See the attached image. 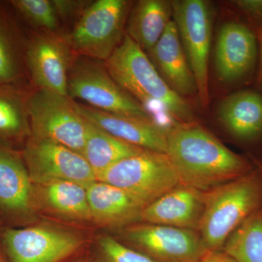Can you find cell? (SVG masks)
Wrapping results in <instances>:
<instances>
[{
  "label": "cell",
  "mask_w": 262,
  "mask_h": 262,
  "mask_svg": "<svg viewBox=\"0 0 262 262\" xmlns=\"http://www.w3.org/2000/svg\"><path fill=\"white\" fill-rule=\"evenodd\" d=\"M167 155L181 184L201 192L253 170L247 160L231 151L198 121L174 124L167 131Z\"/></svg>",
  "instance_id": "1"
},
{
  "label": "cell",
  "mask_w": 262,
  "mask_h": 262,
  "mask_svg": "<svg viewBox=\"0 0 262 262\" xmlns=\"http://www.w3.org/2000/svg\"><path fill=\"white\" fill-rule=\"evenodd\" d=\"M104 62L114 80L152 116L153 110H158L176 123L196 122L187 100L170 89L145 52L126 34Z\"/></svg>",
  "instance_id": "2"
},
{
  "label": "cell",
  "mask_w": 262,
  "mask_h": 262,
  "mask_svg": "<svg viewBox=\"0 0 262 262\" xmlns=\"http://www.w3.org/2000/svg\"><path fill=\"white\" fill-rule=\"evenodd\" d=\"M259 170L206 192L199 232L207 251H222L226 241L246 219L261 208Z\"/></svg>",
  "instance_id": "3"
},
{
  "label": "cell",
  "mask_w": 262,
  "mask_h": 262,
  "mask_svg": "<svg viewBox=\"0 0 262 262\" xmlns=\"http://www.w3.org/2000/svg\"><path fill=\"white\" fill-rule=\"evenodd\" d=\"M134 2L93 1L74 24L66 39L76 56L106 61L121 44Z\"/></svg>",
  "instance_id": "4"
},
{
  "label": "cell",
  "mask_w": 262,
  "mask_h": 262,
  "mask_svg": "<svg viewBox=\"0 0 262 262\" xmlns=\"http://www.w3.org/2000/svg\"><path fill=\"white\" fill-rule=\"evenodd\" d=\"M67 91L74 101L80 100L100 111L158 122L114 80L104 61L75 56L69 71Z\"/></svg>",
  "instance_id": "5"
},
{
  "label": "cell",
  "mask_w": 262,
  "mask_h": 262,
  "mask_svg": "<svg viewBox=\"0 0 262 262\" xmlns=\"http://www.w3.org/2000/svg\"><path fill=\"white\" fill-rule=\"evenodd\" d=\"M32 136L61 144L82 155L89 122L69 96L34 89L28 98Z\"/></svg>",
  "instance_id": "6"
},
{
  "label": "cell",
  "mask_w": 262,
  "mask_h": 262,
  "mask_svg": "<svg viewBox=\"0 0 262 262\" xmlns=\"http://www.w3.org/2000/svg\"><path fill=\"white\" fill-rule=\"evenodd\" d=\"M97 181L123 189L146 207L181 184L168 155L149 150L115 164Z\"/></svg>",
  "instance_id": "7"
},
{
  "label": "cell",
  "mask_w": 262,
  "mask_h": 262,
  "mask_svg": "<svg viewBox=\"0 0 262 262\" xmlns=\"http://www.w3.org/2000/svg\"><path fill=\"white\" fill-rule=\"evenodd\" d=\"M171 2L173 21L195 79L200 104L205 110L209 103L208 59L212 34L211 9L209 3L203 0Z\"/></svg>",
  "instance_id": "8"
},
{
  "label": "cell",
  "mask_w": 262,
  "mask_h": 262,
  "mask_svg": "<svg viewBox=\"0 0 262 262\" xmlns=\"http://www.w3.org/2000/svg\"><path fill=\"white\" fill-rule=\"evenodd\" d=\"M2 243L10 262H60L84 244L80 234L49 225L8 227Z\"/></svg>",
  "instance_id": "9"
},
{
  "label": "cell",
  "mask_w": 262,
  "mask_h": 262,
  "mask_svg": "<svg viewBox=\"0 0 262 262\" xmlns=\"http://www.w3.org/2000/svg\"><path fill=\"white\" fill-rule=\"evenodd\" d=\"M120 235L131 248L156 262H199L208 251L193 229L134 224L122 228Z\"/></svg>",
  "instance_id": "10"
},
{
  "label": "cell",
  "mask_w": 262,
  "mask_h": 262,
  "mask_svg": "<svg viewBox=\"0 0 262 262\" xmlns=\"http://www.w3.org/2000/svg\"><path fill=\"white\" fill-rule=\"evenodd\" d=\"M21 154L32 184L68 181L88 186L97 181L82 155L54 141L30 136Z\"/></svg>",
  "instance_id": "11"
},
{
  "label": "cell",
  "mask_w": 262,
  "mask_h": 262,
  "mask_svg": "<svg viewBox=\"0 0 262 262\" xmlns=\"http://www.w3.org/2000/svg\"><path fill=\"white\" fill-rule=\"evenodd\" d=\"M75 56L64 34L33 33L26 46L25 63L34 89L68 96L69 71Z\"/></svg>",
  "instance_id": "12"
},
{
  "label": "cell",
  "mask_w": 262,
  "mask_h": 262,
  "mask_svg": "<svg viewBox=\"0 0 262 262\" xmlns=\"http://www.w3.org/2000/svg\"><path fill=\"white\" fill-rule=\"evenodd\" d=\"M33 184L21 153L0 145V213L15 225L34 222Z\"/></svg>",
  "instance_id": "13"
},
{
  "label": "cell",
  "mask_w": 262,
  "mask_h": 262,
  "mask_svg": "<svg viewBox=\"0 0 262 262\" xmlns=\"http://www.w3.org/2000/svg\"><path fill=\"white\" fill-rule=\"evenodd\" d=\"M258 46L256 34L242 23L224 24L217 37L215 69L221 82L234 83L246 78L254 70Z\"/></svg>",
  "instance_id": "14"
},
{
  "label": "cell",
  "mask_w": 262,
  "mask_h": 262,
  "mask_svg": "<svg viewBox=\"0 0 262 262\" xmlns=\"http://www.w3.org/2000/svg\"><path fill=\"white\" fill-rule=\"evenodd\" d=\"M206 192L180 184L148 205L141 215L144 223L199 230Z\"/></svg>",
  "instance_id": "15"
},
{
  "label": "cell",
  "mask_w": 262,
  "mask_h": 262,
  "mask_svg": "<svg viewBox=\"0 0 262 262\" xmlns=\"http://www.w3.org/2000/svg\"><path fill=\"white\" fill-rule=\"evenodd\" d=\"M82 116L118 139L141 149L167 154V130L152 120L106 113L77 103Z\"/></svg>",
  "instance_id": "16"
},
{
  "label": "cell",
  "mask_w": 262,
  "mask_h": 262,
  "mask_svg": "<svg viewBox=\"0 0 262 262\" xmlns=\"http://www.w3.org/2000/svg\"><path fill=\"white\" fill-rule=\"evenodd\" d=\"M87 192L91 221L100 227L121 229L141 222L146 206L130 193L99 181L89 184Z\"/></svg>",
  "instance_id": "17"
},
{
  "label": "cell",
  "mask_w": 262,
  "mask_h": 262,
  "mask_svg": "<svg viewBox=\"0 0 262 262\" xmlns=\"http://www.w3.org/2000/svg\"><path fill=\"white\" fill-rule=\"evenodd\" d=\"M147 53L150 61L170 89L184 98L198 96L195 79L173 20Z\"/></svg>",
  "instance_id": "18"
},
{
  "label": "cell",
  "mask_w": 262,
  "mask_h": 262,
  "mask_svg": "<svg viewBox=\"0 0 262 262\" xmlns=\"http://www.w3.org/2000/svg\"><path fill=\"white\" fill-rule=\"evenodd\" d=\"M36 210L69 221H91L87 186L68 181L33 184Z\"/></svg>",
  "instance_id": "19"
},
{
  "label": "cell",
  "mask_w": 262,
  "mask_h": 262,
  "mask_svg": "<svg viewBox=\"0 0 262 262\" xmlns=\"http://www.w3.org/2000/svg\"><path fill=\"white\" fill-rule=\"evenodd\" d=\"M217 116L235 139L254 140L262 134V95L251 91L234 93L221 101Z\"/></svg>",
  "instance_id": "20"
},
{
  "label": "cell",
  "mask_w": 262,
  "mask_h": 262,
  "mask_svg": "<svg viewBox=\"0 0 262 262\" xmlns=\"http://www.w3.org/2000/svg\"><path fill=\"white\" fill-rule=\"evenodd\" d=\"M173 6L167 0H140L133 5L125 34L144 52L151 51L171 21Z\"/></svg>",
  "instance_id": "21"
},
{
  "label": "cell",
  "mask_w": 262,
  "mask_h": 262,
  "mask_svg": "<svg viewBox=\"0 0 262 262\" xmlns=\"http://www.w3.org/2000/svg\"><path fill=\"white\" fill-rule=\"evenodd\" d=\"M29 93L20 86L0 85V145L15 149L32 136Z\"/></svg>",
  "instance_id": "22"
},
{
  "label": "cell",
  "mask_w": 262,
  "mask_h": 262,
  "mask_svg": "<svg viewBox=\"0 0 262 262\" xmlns=\"http://www.w3.org/2000/svg\"><path fill=\"white\" fill-rule=\"evenodd\" d=\"M144 150L146 149L121 140L89 122L82 155L94 170L97 179L100 174L115 164L139 154Z\"/></svg>",
  "instance_id": "23"
},
{
  "label": "cell",
  "mask_w": 262,
  "mask_h": 262,
  "mask_svg": "<svg viewBox=\"0 0 262 262\" xmlns=\"http://www.w3.org/2000/svg\"><path fill=\"white\" fill-rule=\"evenodd\" d=\"M26 46L11 17L0 4V85L22 87L27 73Z\"/></svg>",
  "instance_id": "24"
},
{
  "label": "cell",
  "mask_w": 262,
  "mask_h": 262,
  "mask_svg": "<svg viewBox=\"0 0 262 262\" xmlns=\"http://www.w3.org/2000/svg\"><path fill=\"white\" fill-rule=\"evenodd\" d=\"M222 251L237 262H262V208L232 232Z\"/></svg>",
  "instance_id": "25"
},
{
  "label": "cell",
  "mask_w": 262,
  "mask_h": 262,
  "mask_svg": "<svg viewBox=\"0 0 262 262\" xmlns=\"http://www.w3.org/2000/svg\"><path fill=\"white\" fill-rule=\"evenodd\" d=\"M10 4L36 32L63 34L53 0H12Z\"/></svg>",
  "instance_id": "26"
},
{
  "label": "cell",
  "mask_w": 262,
  "mask_h": 262,
  "mask_svg": "<svg viewBox=\"0 0 262 262\" xmlns=\"http://www.w3.org/2000/svg\"><path fill=\"white\" fill-rule=\"evenodd\" d=\"M98 262H156L108 235L98 239Z\"/></svg>",
  "instance_id": "27"
},
{
  "label": "cell",
  "mask_w": 262,
  "mask_h": 262,
  "mask_svg": "<svg viewBox=\"0 0 262 262\" xmlns=\"http://www.w3.org/2000/svg\"><path fill=\"white\" fill-rule=\"evenodd\" d=\"M93 1L86 0H53L61 24H75Z\"/></svg>",
  "instance_id": "28"
},
{
  "label": "cell",
  "mask_w": 262,
  "mask_h": 262,
  "mask_svg": "<svg viewBox=\"0 0 262 262\" xmlns=\"http://www.w3.org/2000/svg\"><path fill=\"white\" fill-rule=\"evenodd\" d=\"M228 4L246 16L256 30H262V0H234Z\"/></svg>",
  "instance_id": "29"
},
{
  "label": "cell",
  "mask_w": 262,
  "mask_h": 262,
  "mask_svg": "<svg viewBox=\"0 0 262 262\" xmlns=\"http://www.w3.org/2000/svg\"><path fill=\"white\" fill-rule=\"evenodd\" d=\"M199 262H237L223 251H208Z\"/></svg>",
  "instance_id": "30"
},
{
  "label": "cell",
  "mask_w": 262,
  "mask_h": 262,
  "mask_svg": "<svg viewBox=\"0 0 262 262\" xmlns=\"http://www.w3.org/2000/svg\"><path fill=\"white\" fill-rule=\"evenodd\" d=\"M256 37H257L258 46V56H259V67H258V84L262 89V30H256Z\"/></svg>",
  "instance_id": "31"
},
{
  "label": "cell",
  "mask_w": 262,
  "mask_h": 262,
  "mask_svg": "<svg viewBox=\"0 0 262 262\" xmlns=\"http://www.w3.org/2000/svg\"><path fill=\"white\" fill-rule=\"evenodd\" d=\"M259 172H260V173H261V177H262V165H261V167H260Z\"/></svg>",
  "instance_id": "32"
},
{
  "label": "cell",
  "mask_w": 262,
  "mask_h": 262,
  "mask_svg": "<svg viewBox=\"0 0 262 262\" xmlns=\"http://www.w3.org/2000/svg\"><path fill=\"white\" fill-rule=\"evenodd\" d=\"M0 262H4L3 261V258H2L1 256H0Z\"/></svg>",
  "instance_id": "33"
},
{
  "label": "cell",
  "mask_w": 262,
  "mask_h": 262,
  "mask_svg": "<svg viewBox=\"0 0 262 262\" xmlns=\"http://www.w3.org/2000/svg\"><path fill=\"white\" fill-rule=\"evenodd\" d=\"M77 262H89V261H77Z\"/></svg>",
  "instance_id": "34"
},
{
  "label": "cell",
  "mask_w": 262,
  "mask_h": 262,
  "mask_svg": "<svg viewBox=\"0 0 262 262\" xmlns=\"http://www.w3.org/2000/svg\"><path fill=\"white\" fill-rule=\"evenodd\" d=\"M1 234H2V232H0V238H1Z\"/></svg>",
  "instance_id": "35"
}]
</instances>
